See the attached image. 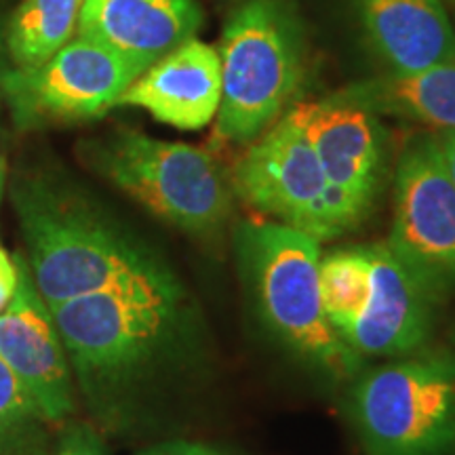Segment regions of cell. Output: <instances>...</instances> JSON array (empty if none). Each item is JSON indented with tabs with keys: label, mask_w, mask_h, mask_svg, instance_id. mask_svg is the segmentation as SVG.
I'll return each instance as SVG.
<instances>
[{
	"label": "cell",
	"mask_w": 455,
	"mask_h": 455,
	"mask_svg": "<svg viewBox=\"0 0 455 455\" xmlns=\"http://www.w3.org/2000/svg\"><path fill=\"white\" fill-rule=\"evenodd\" d=\"M17 289V264L11 255L0 247V312L9 306Z\"/></svg>",
	"instance_id": "cell-21"
},
{
	"label": "cell",
	"mask_w": 455,
	"mask_h": 455,
	"mask_svg": "<svg viewBox=\"0 0 455 455\" xmlns=\"http://www.w3.org/2000/svg\"><path fill=\"white\" fill-rule=\"evenodd\" d=\"M24 455H41V453H36V451H32V453H24Z\"/></svg>",
	"instance_id": "cell-26"
},
{
	"label": "cell",
	"mask_w": 455,
	"mask_h": 455,
	"mask_svg": "<svg viewBox=\"0 0 455 455\" xmlns=\"http://www.w3.org/2000/svg\"><path fill=\"white\" fill-rule=\"evenodd\" d=\"M386 244L439 295L455 287V184L436 135L413 138L398 156Z\"/></svg>",
	"instance_id": "cell-10"
},
{
	"label": "cell",
	"mask_w": 455,
	"mask_h": 455,
	"mask_svg": "<svg viewBox=\"0 0 455 455\" xmlns=\"http://www.w3.org/2000/svg\"><path fill=\"white\" fill-rule=\"evenodd\" d=\"M196 0H84L76 34L146 68L196 36Z\"/></svg>",
	"instance_id": "cell-14"
},
{
	"label": "cell",
	"mask_w": 455,
	"mask_h": 455,
	"mask_svg": "<svg viewBox=\"0 0 455 455\" xmlns=\"http://www.w3.org/2000/svg\"><path fill=\"white\" fill-rule=\"evenodd\" d=\"M220 101V53L195 36L148 66L118 106L141 108L169 127L198 131L215 121Z\"/></svg>",
	"instance_id": "cell-13"
},
{
	"label": "cell",
	"mask_w": 455,
	"mask_h": 455,
	"mask_svg": "<svg viewBox=\"0 0 455 455\" xmlns=\"http://www.w3.org/2000/svg\"><path fill=\"white\" fill-rule=\"evenodd\" d=\"M186 293L178 278L78 295L51 306L70 367L89 392L133 382L180 339Z\"/></svg>",
	"instance_id": "cell-2"
},
{
	"label": "cell",
	"mask_w": 455,
	"mask_h": 455,
	"mask_svg": "<svg viewBox=\"0 0 455 455\" xmlns=\"http://www.w3.org/2000/svg\"><path fill=\"white\" fill-rule=\"evenodd\" d=\"M323 308L331 327L344 339L361 316L371 289L369 247H346L321 255L318 264Z\"/></svg>",
	"instance_id": "cell-18"
},
{
	"label": "cell",
	"mask_w": 455,
	"mask_h": 455,
	"mask_svg": "<svg viewBox=\"0 0 455 455\" xmlns=\"http://www.w3.org/2000/svg\"><path fill=\"white\" fill-rule=\"evenodd\" d=\"M0 164H3V163H0Z\"/></svg>",
	"instance_id": "cell-27"
},
{
	"label": "cell",
	"mask_w": 455,
	"mask_h": 455,
	"mask_svg": "<svg viewBox=\"0 0 455 455\" xmlns=\"http://www.w3.org/2000/svg\"><path fill=\"white\" fill-rule=\"evenodd\" d=\"M140 455H221L212 447L198 445V443H186V441H173L164 443V445H156L152 449H146Z\"/></svg>",
	"instance_id": "cell-22"
},
{
	"label": "cell",
	"mask_w": 455,
	"mask_h": 455,
	"mask_svg": "<svg viewBox=\"0 0 455 455\" xmlns=\"http://www.w3.org/2000/svg\"><path fill=\"white\" fill-rule=\"evenodd\" d=\"M308 138L331 188L338 236L361 224L382 190L388 138L378 114L339 98L306 101L287 110Z\"/></svg>",
	"instance_id": "cell-8"
},
{
	"label": "cell",
	"mask_w": 455,
	"mask_h": 455,
	"mask_svg": "<svg viewBox=\"0 0 455 455\" xmlns=\"http://www.w3.org/2000/svg\"><path fill=\"white\" fill-rule=\"evenodd\" d=\"M348 413L367 455H453L455 355L418 350L371 369Z\"/></svg>",
	"instance_id": "cell-6"
},
{
	"label": "cell",
	"mask_w": 455,
	"mask_h": 455,
	"mask_svg": "<svg viewBox=\"0 0 455 455\" xmlns=\"http://www.w3.org/2000/svg\"><path fill=\"white\" fill-rule=\"evenodd\" d=\"M44 422L38 403L0 356V455L32 453Z\"/></svg>",
	"instance_id": "cell-19"
},
{
	"label": "cell",
	"mask_w": 455,
	"mask_h": 455,
	"mask_svg": "<svg viewBox=\"0 0 455 455\" xmlns=\"http://www.w3.org/2000/svg\"><path fill=\"white\" fill-rule=\"evenodd\" d=\"M84 0H24L7 26V53L15 68L41 66L78 30Z\"/></svg>",
	"instance_id": "cell-17"
},
{
	"label": "cell",
	"mask_w": 455,
	"mask_h": 455,
	"mask_svg": "<svg viewBox=\"0 0 455 455\" xmlns=\"http://www.w3.org/2000/svg\"><path fill=\"white\" fill-rule=\"evenodd\" d=\"M3 180H4V169L3 164H0V195H3Z\"/></svg>",
	"instance_id": "cell-24"
},
{
	"label": "cell",
	"mask_w": 455,
	"mask_h": 455,
	"mask_svg": "<svg viewBox=\"0 0 455 455\" xmlns=\"http://www.w3.org/2000/svg\"><path fill=\"white\" fill-rule=\"evenodd\" d=\"M232 173L235 196L261 215L329 241L338 236L331 215V188L308 138L284 112L253 140Z\"/></svg>",
	"instance_id": "cell-9"
},
{
	"label": "cell",
	"mask_w": 455,
	"mask_h": 455,
	"mask_svg": "<svg viewBox=\"0 0 455 455\" xmlns=\"http://www.w3.org/2000/svg\"><path fill=\"white\" fill-rule=\"evenodd\" d=\"M371 289L344 344L361 358L405 356L424 348L441 295L386 243L369 244Z\"/></svg>",
	"instance_id": "cell-12"
},
{
	"label": "cell",
	"mask_w": 455,
	"mask_h": 455,
	"mask_svg": "<svg viewBox=\"0 0 455 455\" xmlns=\"http://www.w3.org/2000/svg\"><path fill=\"white\" fill-rule=\"evenodd\" d=\"M55 455H108V451L93 426L74 422L61 430Z\"/></svg>",
	"instance_id": "cell-20"
},
{
	"label": "cell",
	"mask_w": 455,
	"mask_h": 455,
	"mask_svg": "<svg viewBox=\"0 0 455 455\" xmlns=\"http://www.w3.org/2000/svg\"><path fill=\"white\" fill-rule=\"evenodd\" d=\"M338 95L378 116L426 124L436 133L455 131V60L415 72H388L350 84Z\"/></svg>",
	"instance_id": "cell-16"
},
{
	"label": "cell",
	"mask_w": 455,
	"mask_h": 455,
	"mask_svg": "<svg viewBox=\"0 0 455 455\" xmlns=\"http://www.w3.org/2000/svg\"><path fill=\"white\" fill-rule=\"evenodd\" d=\"M13 204L26 264L49 308L101 289L175 276L146 244L47 175L15 181Z\"/></svg>",
	"instance_id": "cell-1"
},
{
	"label": "cell",
	"mask_w": 455,
	"mask_h": 455,
	"mask_svg": "<svg viewBox=\"0 0 455 455\" xmlns=\"http://www.w3.org/2000/svg\"><path fill=\"white\" fill-rule=\"evenodd\" d=\"M218 53L221 101L213 135L247 146L289 110L299 91L304 32L283 0H244L228 17Z\"/></svg>",
	"instance_id": "cell-4"
},
{
	"label": "cell",
	"mask_w": 455,
	"mask_h": 455,
	"mask_svg": "<svg viewBox=\"0 0 455 455\" xmlns=\"http://www.w3.org/2000/svg\"><path fill=\"white\" fill-rule=\"evenodd\" d=\"M358 20L388 72L455 60V26L445 0H356Z\"/></svg>",
	"instance_id": "cell-15"
},
{
	"label": "cell",
	"mask_w": 455,
	"mask_h": 455,
	"mask_svg": "<svg viewBox=\"0 0 455 455\" xmlns=\"http://www.w3.org/2000/svg\"><path fill=\"white\" fill-rule=\"evenodd\" d=\"M236 255L259 321L281 344L335 378L355 371L358 358L323 308L316 236L281 221H244Z\"/></svg>",
	"instance_id": "cell-3"
},
{
	"label": "cell",
	"mask_w": 455,
	"mask_h": 455,
	"mask_svg": "<svg viewBox=\"0 0 455 455\" xmlns=\"http://www.w3.org/2000/svg\"><path fill=\"white\" fill-rule=\"evenodd\" d=\"M15 264L17 289L0 312V356L24 382L44 419L64 422L74 409L70 358L24 258L17 255Z\"/></svg>",
	"instance_id": "cell-11"
},
{
	"label": "cell",
	"mask_w": 455,
	"mask_h": 455,
	"mask_svg": "<svg viewBox=\"0 0 455 455\" xmlns=\"http://www.w3.org/2000/svg\"><path fill=\"white\" fill-rule=\"evenodd\" d=\"M447 3H449V4H451V7L455 9V0H447Z\"/></svg>",
	"instance_id": "cell-25"
},
{
	"label": "cell",
	"mask_w": 455,
	"mask_h": 455,
	"mask_svg": "<svg viewBox=\"0 0 455 455\" xmlns=\"http://www.w3.org/2000/svg\"><path fill=\"white\" fill-rule=\"evenodd\" d=\"M84 156L118 190L186 235H213L232 215V181L203 148L121 129L91 141Z\"/></svg>",
	"instance_id": "cell-5"
},
{
	"label": "cell",
	"mask_w": 455,
	"mask_h": 455,
	"mask_svg": "<svg viewBox=\"0 0 455 455\" xmlns=\"http://www.w3.org/2000/svg\"><path fill=\"white\" fill-rule=\"evenodd\" d=\"M144 70L140 61L76 36L41 66L0 74V95L20 129L91 121L118 106Z\"/></svg>",
	"instance_id": "cell-7"
},
{
	"label": "cell",
	"mask_w": 455,
	"mask_h": 455,
	"mask_svg": "<svg viewBox=\"0 0 455 455\" xmlns=\"http://www.w3.org/2000/svg\"><path fill=\"white\" fill-rule=\"evenodd\" d=\"M436 141H439L441 156L443 161H445V167L455 184V131H449V133H436Z\"/></svg>",
	"instance_id": "cell-23"
}]
</instances>
